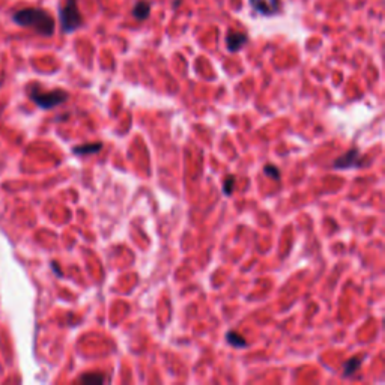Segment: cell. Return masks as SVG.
I'll list each match as a JSON object with an SVG mask.
<instances>
[{
	"label": "cell",
	"instance_id": "cell-6",
	"mask_svg": "<svg viewBox=\"0 0 385 385\" xmlns=\"http://www.w3.org/2000/svg\"><path fill=\"white\" fill-rule=\"evenodd\" d=\"M360 163V150L357 147L349 149L348 152H344L343 155L334 161V169H351V167H358Z\"/></svg>",
	"mask_w": 385,
	"mask_h": 385
},
{
	"label": "cell",
	"instance_id": "cell-8",
	"mask_svg": "<svg viewBox=\"0 0 385 385\" xmlns=\"http://www.w3.org/2000/svg\"><path fill=\"white\" fill-rule=\"evenodd\" d=\"M102 149V143L96 142V143H88V144H80L75 146L72 149V152L75 155H91V153H96Z\"/></svg>",
	"mask_w": 385,
	"mask_h": 385
},
{
	"label": "cell",
	"instance_id": "cell-3",
	"mask_svg": "<svg viewBox=\"0 0 385 385\" xmlns=\"http://www.w3.org/2000/svg\"><path fill=\"white\" fill-rule=\"evenodd\" d=\"M29 96L30 99L40 105L41 108H53L56 105H60L68 99V92L62 89H54V91H43L38 85H32L29 88Z\"/></svg>",
	"mask_w": 385,
	"mask_h": 385
},
{
	"label": "cell",
	"instance_id": "cell-1",
	"mask_svg": "<svg viewBox=\"0 0 385 385\" xmlns=\"http://www.w3.org/2000/svg\"><path fill=\"white\" fill-rule=\"evenodd\" d=\"M14 21L21 27L33 29L43 36H51L54 33V18L41 8L20 9L12 15Z\"/></svg>",
	"mask_w": 385,
	"mask_h": 385
},
{
	"label": "cell",
	"instance_id": "cell-5",
	"mask_svg": "<svg viewBox=\"0 0 385 385\" xmlns=\"http://www.w3.org/2000/svg\"><path fill=\"white\" fill-rule=\"evenodd\" d=\"M248 43V35L242 30H229L226 35V47L230 53L240 51Z\"/></svg>",
	"mask_w": 385,
	"mask_h": 385
},
{
	"label": "cell",
	"instance_id": "cell-7",
	"mask_svg": "<svg viewBox=\"0 0 385 385\" xmlns=\"http://www.w3.org/2000/svg\"><path fill=\"white\" fill-rule=\"evenodd\" d=\"M150 11H152V5L149 0H137V2L134 3L133 6V17L137 20V21H143V20H147L149 15H150Z\"/></svg>",
	"mask_w": 385,
	"mask_h": 385
},
{
	"label": "cell",
	"instance_id": "cell-2",
	"mask_svg": "<svg viewBox=\"0 0 385 385\" xmlns=\"http://www.w3.org/2000/svg\"><path fill=\"white\" fill-rule=\"evenodd\" d=\"M59 20L63 33H72L83 27L85 18L80 12L77 0H65V3L59 8Z\"/></svg>",
	"mask_w": 385,
	"mask_h": 385
},
{
	"label": "cell",
	"instance_id": "cell-13",
	"mask_svg": "<svg viewBox=\"0 0 385 385\" xmlns=\"http://www.w3.org/2000/svg\"><path fill=\"white\" fill-rule=\"evenodd\" d=\"M263 173L266 176H269V178H273V179H277V181L280 179V170L276 166H273V164H266L263 167Z\"/></svg>",
	"mask_w": 385,
	"mask_h": 385
},
{
	"label": "cell",
	"instance_id": "cell-11",
	"mask_svg": "<svg viewBox=\"0 0 385 385\" xmlns=\"http://www.w3.org/2000/svg\"><path fill=\"white\" fill-rule=\"evenodd\" d=\"M104 381H105V378L101 373H88L80 378V382H83V384H102Z\"/></svg>",
	"mask_w": 385,
	"mask_h": 385
},
{
	"label": "cell",
	"instance_id": "cell-4",
	"mask_svg": "<svg viewBox=\"0 0 385 385\" xmlns=\"http://www.w3.org/2000/svg\"><path fill=\"white\" fill-rule=\"evenodd\" d=\"M251 9L262 17H274L282 12V0H248Z\"/></svg>",
	"mask_w": 385,
	"mask_h": 385
},
{
	"label": "cell",
	"instance_id": "cell-12",
	"mask_svg": "<svg viewBox=\"0 0 385 385\" xmlns=\"http://www.w3.org/2000/svg\"><path fill=\"white\" fill-rule=\"evenodd\" d=\"M234 190H235V176L230 175V176H227L226 181H224V188H223V191H224L226 196H230V194L234 192Z\"/></svg>",
	"mask_w": 385,
	"mask_h": 385
},
{
	"label": "cell",
	"instance_id": "cell-10",
	"mask_svg": "<svg viewBox=\"0 0 385 385\" xmlns=\"http://www.w3.org/2000/svg\"><path fill=\"white\" fill-rule=\"evenodd\" d=\"M360 366H361V358L360 357H354L349 361H346L344 363V372H343L344 376H349V375L355 373Z\"/></svg>",
	"mask_w": 385,
	"mask_h": 385
},
{
	"label": "cell",
	"instance_id": "cell-9",
	"mask_svg": "<svg viewBox=\"0 0 385 385\" xmlns=\"http://www.w3.org/2000/svg\"><path fill=\"white\" fill-rule=\"evenodd\" d=\"M226 338L230 344L235 346V348H244V346H247V341L244 340V337L241 334H238L237 331H229L226 334Z\"/></svg>",
	"mask_w": 385,
	"mask_h": 385
}]
</instances>
